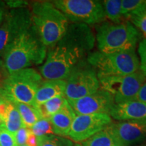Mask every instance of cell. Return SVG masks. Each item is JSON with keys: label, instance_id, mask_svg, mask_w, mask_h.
Returning <instances> with one entry per match:
<instances>
[{"label": "cell", "instance_id": "6da1fadb", "mask_svg": "<svg viewBox=\"0 0 146 146\" xmlns=\"http://www.w3.org/2000/svg\"><path fill=\"white\" fill-rule=\"evenodd\" d=\"M95 41L94 33L88 25H69L61 40L49 50L45 63L40 67L41 76L46 80L65 81L88 57Z\"/></svg>", "mask_w": 146, "mask_h": 146}, {"label": "cell", "instance_id": "7a4b0ae2", "mask_svg": "<svg viewBox=\"0 0 146 146\" xmlns=\"http://www.w3.org/2000/svg\"><path fill=\"white\" fill-rule=\"evenodd\" d=\"M47 56V47L42 43L33 25L21 33L3 55L9 74L33 65L41 64Z\"/></svg>", "mask_w": 146, "mask_h": 146}, {"label": "cell", "instance_id": "3957f363", "mask_svg": "<svg viewBox=\"0 0 146 146\" xmlns=\"http://www.w3.org/2000/svg\"><path fill=\"white\" fill-rule=\"evenodd\" d=\"M32 24L45 46L52 47L61 40L69 26L68 20L51 1L33 3Z\"/></svg>", "mask_w": 146, "mask_h": 146}, {"label": "cell", "instance_id": "277c9868", "mask_svg": "<svg viewBox=\"0 0 146 146\" xmlns=\"http://www.w3.org/2000/svg\"><path fill=\"white\" fill-rule=\"evenodd\" d=\"M141 34L131 22L102 23L96 27V41L100 52L105 54L135 50Z\"/></svg>", "mask_w": 146, "mask_h": 146}, {"label": "cell", "instance_id": "5b68a950", "mask_svg": "<svg viewBox=\"0 0 146 146\" xmlns=\"http://www.w3.org/2000/svg\"><path fill=\"white\" fill-rule=\"evenodd\" d=\"M42 82V76L36 70L22 69L8 74L0 87V94L10 102L35 106V98Z\"/></svg>", "mask_w": 146, "mask_h": 146}, {"label": "cell", "instance_id": "8992f818", "mask_svg": "<svg viewBox=\"0 0 146 146\" xmlns=\"http://www.w3.org/2000/svg\"><path fill=\"white\" fill-rule=\"evenodd\" d=\"M87 61L98 70V78L127 75L139 70V61L135 50L110 54L93 52L89 55Z\"/></svg>", "mask_w": 146, "mask_h": 146}, {"label": "cell", "instance_id": "52a82bcc", "mask_svg": "<svg viewBox=\"0 0 146 146\" xmlns=\"http://www.w3.org/2000/svg\"><path fill=\"white\" fill-rule=\"evenodd\" d=\"M102 90L114 97L115 104L135 101L139 91L145 82L146 76L141 70L124 76H104L98 78Z\"/></svg>", "mask_w": 146, "mask_h": 146}, {"label": "cell", "instance_id": "ba28073f", "mask_svg": "<svg viewBox=\"0 0 146 146\" xmlns=\"http://www.w3.org/2000/svg\"><path fill=\"white\" fill-rule=\"evenodd\" d=\"M53 4L74 23L94 25L103 23L106 16L102 2L94 0H56Z\"/></svg>", "mask_w": 146, "mask_h": 146}, {"label": "cell", "instance_id": "9c48e42d", "mask_svg": "<svg viewBox=\"0 0 146 146\" xmlns=\"http://www.w3.org/2000/svg\"><path fill=\"white\" fill-rule=\"evenodd\" d=\"M66 83L64 96L67 100H75L89 96L99 90L100 87L96 70L85 63L72 71Z\"/></svg>", "mask_w": 146, "mask_h": 146}, {"label": "cell", "instance_id": "30bf717a", "mask_svg": "<svg viewBox=\"0 0 146 146\" xmlns=\"http://www.w3.org/2000/svg\"><path fill=\"white\" fill-rule=\"evenodd\" d=\"M32 25L31 12L27 8L12 9L0 25V56L21 33Z\"/></svg>", "mask_w": 146, "mask_h": 146}, {"label": "cell", "instance_id": "8fae6325", "mask_svg": "<svg viewBox=\"0 0 146 146\" xmlns=\"http://www.w3.org/2000/svg\"><path fill=\"white\" fill-rule=\"evenodd\" d=\"M112 123L111 116L108 114L77 115L71 126L68 137L71 141L81 143L103 130Z\"/></svg>", "mask_w": 146, "mask_h": 146}, {"label": "cell", "instance_id": "7c38bea8", "mask_svg": "<svg viewBox=\"0 0 146 146\" xmlns=\"http://www.w3.org/2000/svg\"><path fill=\"white\" fill-rule=\"evenodd\" d=\"M67 101L76 116L98 113L110 115L111 110L115 105L112 95L102 89L80 99Z\"/></svg>", "mask_w": 146, "mask_h": 146}, {"label": "cell", "instance_id": "4fadbf2b", "mask_svg": "<svg viewBox=\"0 0 146 146\" xmlns=\"http://www.w3.org/2000/svg\"><path fill=\"white\" fill-rule=\"evenodd\" d=\"M109 126L119 146H130L146 139V120H124Z\"/></svg>", "mask_w": 146, "mask_h": 146}, {"label": "cell", "instance_id": "5bb4252c", "mask_svg": "<svg viewBox=\"0 0 146 146\" xmlns=\"http://www.w3.org/2000/svg\"><path fill=\"white\" fill-rule=\"evenodd\" d=\"M110 116L120 121L146 120V103L135 100L115 104L110 112Z\"/></svg>", "mask_w": 146, "mask_h": 146}, {"label": "cell", "instance_id": "9a60e30c", "mask_svg": "<svg viewBox=\"0 0 146 146\" xmlns=\"http://www.w3.org/2000/svg\"><path fill=\"white\" fill-rule=\"evenodd\" d=\"M75 117V113L67 101L62 108L50 118L54 134L63 137H68L71 126Z\"/></svg>", "mask_w": 146, "mask_h": 146}, {"label": "cell", "instance_id": "2e32d148", "mask_svg": "<svg viewBox=\"0 0 146 146\" xmlns=\"http://www.w3.org/2000/svg\"><path fill=\"white\" fill-rule=\"evenodd\" d=\"M66 85L64 80H46L42 82L35 98V106H39L56 97L64 96Z\"/></svg>", "mask_w": 146, "mask_h": 146}, {"label": "cell", "instance_id": "e0dca14e", "mask_svg": "<svg viewBox=\"0 0 146 146\" xmlns=\"http://www.w3.org/2000/svg\"><path fill=\"white\" fill-rule=\"evenodd\" d=\"M109 125L85 141L74 146H119Z\"/></svg>", "mask_w": 146, "mask_h": 146}, {"label": "cell", "instance_id": "ac0fdd59", "mask_svg": "<svg viewBox=\"0 0 146 146\" xmlns=\"http://www.w3.org/2000/svg\"><path fill=\"white\" fill-rule=\"evenodd\" d=\"M12 103L19 112L25 127L31 129L38 120L43 118L38 107L17 102Z\"/></svg>", "mask_w": 146, "mask_h": 146}, {"label": "cell", "instance_id": "d6986e66", "mask_svg": "<svg viewBox=\"0 0 146 146\" xmlns=\"http://www.w3.org/2000/svg\"><path fill=\"white\" fill-rule=\"evenodd\" d=\"M106 18L113 23H121L123 16L122 14V1L120 0H105L102 2Z\"/></svg>", "mask_w": 146, "mask_h": 146}, {"label": "cell", "instance_id": "ffe728a7", "mask_svg": "<svg viewBox=\"0 0 146 146\" xmlns=\"http://www.w3.org/2000/svg\"><path fill=\"white\" fill-rule=\"evenodd\" d=\"M66 102L67 100L66 99L65 96H58L48 100L37 107L43 118L50 119L51 116L62 108Z\"/></svg>", "mask_w": 146, "mask_h": 146}, {"label": "cell", "instance_id": "44dd1931", "mask_svg": "<svg viewBox=\"0 0 146 146\" xmlns=\"http://www.w3.org/2000/svg\"><path fill=\"white\" fill-rule=\"evenodd\" d=\"M3 125L8 131L14 134L22 127H25L21 116L15 106L10 102L8 113L3 122Z\"/></svg>", "mask_w": 146, "mask_h": 146}, {"label": "cell", "instance_id": "7402d4cb", "mask_svg": "<svg viewBox=\"0 0 146 146\" xmlns=\"http://www.w3.org/2000/svg\"><path fill=\"white\" fill-rule=\"evenodd\" d=\"M146 10V0H123L122 14L129 18L133 14Z\"/></svg>", "mask_w": 146, "mask_h": 146}, {"label": "cell", "instance_id": "603a6c76", "mask_svg": "<svg viewBox=\"0 0 146 146\" xmlns=\"http://www.w3.org/2000/svg\"><path fill=\"white\" fill-rule=\"evenodd\" d=\"M30 129L31 132L37 137L54 135L52 123L50 120L47 118H43L38 120Z\"/></svg>", "mask_w": 146, "mask_h": 146}, {"label": "cell", "instance_id": "cb8c5ba5", "mask_svg": "<svg viewBox=\"0 0 146 146\" xmlns=\"http://www.w3.org/2000/svg\"><path fill=\"white\" fill-rule=\"evenodd\" d=\"M39 146H74V144L68 138L50 135L39 137Z\"/></svg>", "mask_w": 146, "mask_h": 146}, {"label": "cell", "instance_id": "d4e9b609", "mask_svg": "<svg viewBox=\"0 0 146 146\" xmlns=\"http://www.w3.org/2000/svg\"><path fill=\"white\" fill-rule=\"evenodd\" d=\"M128 18L131 23L133 24V26L139 29L146 37V10L133 14Z\"/></svg>", "mask_w": 146, "mask_h": 146}, {"label": "cell", "instance_id": "484cf974", "mask_svg": "<svg viewBox=\"0 0 146 146\" xmlns=\"http://www.w3.org/2000/svg\"><path fill=\"white\" fill-rule=\"evenodd\" d=\"M0 146H17L14 134L7 130L4 125L0 127Z\"/></svg>", "mask_w": 146, "mask_h": 146}, {"label": "cell", "instance_id": "4316f807", "mask_svg": "<svg viewBox=\"0 0 146 146\" xmlns=\"http://www.w3.org/2000/svg\"><path fill=\"white\" fill-rule=\"evenodd\" d=\"M138 53L140 57V70L146 76V39L142 40L139 44Z\"/></svg>", "mask_w": 146, "mask_h": 146}, {"label": "cell", "instance_id": "83f0119b", "mask_svg": "<svg viewBox=\"0 0 146 146\" xmlns=\"http://www.w3.org/2000/svg\"><path fill=\"white\" fill-rule=\"evenodd\" d=\"M31 132V129L29 128L23 127L14 133V139L17 146L24 145L27 143V139Z\"/></svg>", "mask_w": 146, "mask_h": 146}, {"label": "cell", "instance_id": "f1b7e54d", "mask_svg": "<svg viewBox=\"0 0 146 146\" xmlns=\"http://www.w3.org/2000/svg\"><path fill=\"white\" fill-rule=\"evenodd\" d=\"M5 4H7L12 9H16L26 8V5L28 4V2L26 1H6Z\"/></svg>", "mask_w": 146, "mask_h": 146}, {"label": "cell", "instance_id": "f546056e", "mask_svg": "<svg viewBox=\"0 0 146 146\" xmlns=\"http://www.w3.org/2000/svg\"><path fill=\"white\" fill-rule=\"evenodd\" d=\"M135 100L146 103V81L143 83V85H142L141 88H140L136 96Z\"/></svg>", "mask_w": 146, "mask_h": 146}, {"label": "cell", "instance_id": "4dcf8cb0", "mask_svg": "<svg viewBox=\"0 0 146 146\" xmlns=\"http://www.w3.org/2000/svg\"><path fill=\"white\" fill-rule=\"evenodd\" d=\"M27 146H39V137L35 135L31 131L29 133L28 139L27 141Z\"/></svg>", "mask_w": 146, "mask_h": 146}, {"label": "cell", "instance_id": "1f68e13d", "mask_svg": "<svg viewBox=\"0 0 146 146\" xmlns=\"http://www.w3.org/2000/svg\"><path fill=\"white\" fill-rule=\"evenodd\" d=\"M8 74L6 68H5L3 60L0 59V78H6Z\"/></svg>", "mask_w": 146, "mask_h": 146}, {"label": "cell", "instance_id": "d6a6232c", "mask_svg": "<svg viewBox=\"0 0 146 146\" xmlns=\"http://www.w3.org/2000/svg\"><path fill=\"white\" fill-rule=\"evenodd\" d=\"M5 14V3L0 1V25Z\"/></svg>", "mask_w": 146, "mask_h": 146}, {"label": "cell", "instance_id": "836d02e7", "mask_svg": "<svg viewBox=\"0 0 146 146\" xmlns=\"http://www.w3.org/2000/svg\"><path fill=\"white\" fill-rule=\"evenodd\" d=\"M8 100H6L5 98L3 97L2 95H1V94H0V105L1 104H3V102H5V101H7ZM9 101V100H8Z\"/></svg>", "mask_w": 146, "mask_h": 146}, {"label": "cell", "instance_id": "e575fe53", "mask_svg": "<svg viewBox=\"0 0 146 146\" xmlns=\"http://www.w3.org/2000/svg\"><path fill=\"white\" fill-rule=\"evenodd\" d=\"M2 125H3V120L0 118V127Z\"/></svg>", "mask_w": 146, "mask_h": 146}, {"label": "cell", "instance_id": "d590c367", "mask_svg": "<svg viewBox=\"0 0 146 146\" xmlns=\"http://www.w3.org/2000/svg\"><path fill=\"white\" fill-rule=\"evenodd\" d=\"M21 146H27V145H21Z\"/></svg>", "mask_w": 146, "mask_h": 146}]
</instances>
